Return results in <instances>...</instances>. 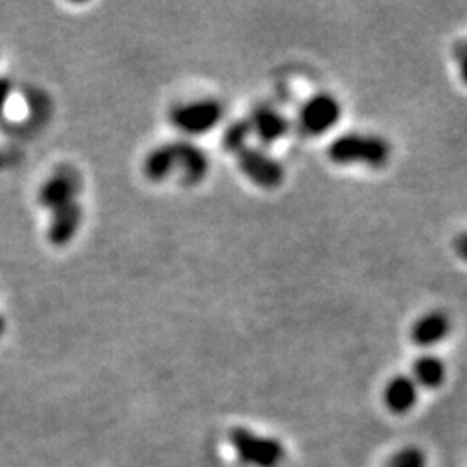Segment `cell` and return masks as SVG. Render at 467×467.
Instances as JSON below:
<instances>
[{"label": "cell", "instance_id": "17", "mask_svg": "<svg viewBox=\"0 0 467 467\" xmlns=\"http://www.w3.org/2000/svg\"><path fill=\"white\" fill-rule=\"evenodd\" d=\"M453 250L467 262V233H461L453 239Z\"/></svg>", "mask_w": 467, "mask_h": 467}, {"label": "cell", "instance_id": "6", "mask_svg": "<svg viewBox=\"0 0 467 467\" xmlns=\"http://www.w3.org/2000/svg\"><path fill=\"white\" fill-rule=\"evenodd\" d=\"M82 177L73 167H59L40 189V202L50 213L78 201Z\"/></svg>", "mask_w": 467, "mask_h": 467}, {"label": "cell", "instance_id": "11", "mask_svg": "<svg viewBox=\"0 0 467 467\" xmlns=\"http://www.w3.org/2000/svg\"><path fill=\"white\" fill-rule=\"evenodd\" d=\"M419 399V386L410 376H395L384 386L383 400L389 412L407 414L410 412Z\"/></svg>", "mask_w": 467, "mask_h": 467}, {"label": "cell", "instance_id": "10", "mask_svg": "<svg viewBox=\"0 0 467 467\" xmlns=\"http://www.w3.org/2000/svg\"><path fill=\"white\" fill-rule=\"evenodd\" d=\"M84 220V210L78 201L52 212L47 237L54 246H65L78 233Z\"/></svg>", "mask_w": 467, "mask_h": 467}, {"label": "cell", "instance_id": "18", "mask_svg": "<svg viewBox=\"0 0 467 467\" xmlns=\"http://www.w3.org/2000/svg\"><path fill=\"white\" fill-rule=\"evenodd\" d=\"M455 54L459 57V73L462 82L467 85V50L455 49Z\"/></svg>", "mask_w": 467, "mask_h": 467}, {"label": "cell", "instance_id": "5", "mask_svg": "<svg viewBox=\"0 0 467 467\" xmlns=\"http://www.w3.org/2000/svg\"><path fill=\"white\" fill-rule=\"evenodd\" d=\"M239 170L250 179L251 182L262 189H275L283 184L284 168L272 154L260 148L241 150L237 154Z\"/></svg>", "mask_w": 467, "mask_h": 467}, {"label": "cell", "instance_id": "1", "mask_svg": "<svg viewBox=\"0 0 467 467\" xmlns=\"http://www.w3.org/2000/svg\"><path fill=\"white\" fill-rule=\"evenodd\" d=\"M327 152L336 165L383 168L391 158V146L379 135L350 132L334 139Z\"/></svg>", "mask_w": 467, "mask_h": 467}, {"label": "cell", "instance_id": "16", "mask_svg": "<svg viewBox=\"0 0 467 467\" xmlns=\"http://www.w3.org/2000/svg\"><path fill=\"white\" fill-rule=\"evenodd\" d=\"M11 94H13V84H11V80L0 77V117H2V113H4V109H5V106H7V102H9Z\"/></svg>", "mask_w": 467, "mask_h": 467}, {"label": "cell", "instance_id": "13", "mask_svg": "<svg viewBox=\"0 0 467 467\" xmlns=\"http://www.w3.org/2000/svg\"><path fill=\"white\" fill-rule=\"evenodd\" d=\"M144 175L150 182H163L175 171V150L173 144H163L154 148L144 160Z\"/></svg>", "mask_w": 467, "mask_h": 467}, {"label": "cell", "instance_id": "3", "mask_svg": "<svg viewBox=\"0 0 467 467\" xmlns=\"http://www.w3.org/2000/svg\"><path fill=\"white\" fill-rule=\"evenodd\" d=\"M225 113L218 99H200L175 106L170 111L171 125L185 135H204L212 132Z\"/></svg>", "mask_w": 467, "mask_h": 467}, {"label": "cell", "instance_id": "20", "mask_svg": "<svg viewBox=\"0 0 467 467\" xmlns=\"http://www.w3.org/2000/svg\"><path fill=\"white\" fill-rule=\"evenodd\" d=\"M459 50H467V42L466 44H461V47H457Z\"/></svg>", "mask_w": 467, "mask_h": 467}, {"label": "cell", "instance_id": "12", "mask_svg": "<svg viewBox=\"0 0 467 467\" xmlns=\"http://www.w3.org/2000/svg\"><path fill=\"white\" fill-rule=\"evenodd\" d=\"M414 383L422 386L426 389H436L445 383L447 378V368L443 360L436 355H420L412 366V376Z\"/></svg>", "mask_w": 467, "mask_h": 467}, {"label": "cell", "instance_id": "8", "mask_svg": "<svg viewBox=\"0 0 467 467\" xmlns=\"http://www.w3.org/2000/svg\"><path fill=\"white\" fill-rule=\"evenodd\" d=\"M251 134L254 135L262 144L270 146L281 140L289 132V121L272 106H258L253 109L248 118Z\"/></svg>", "mask_w": 467, "mask_h": 467}, {"label": "cell", "instance_id": "7", "mask_svg": "<svg viewBox=\"0 0 467 467\" xmlns=\"http://www.w3.org/2000/svg\"><path fill=\"white\" fill-rule=\"evenodd\" d=\"M171 144L175 150V171L181 173L182 184H201L210 171L208 154L191 140H177Z\"/></svg>", "mask_w": 467, "mask_h": 467}, {"label": "cell", "instance_id": "2", "mask_svg": "<svg viewBox=\"0 0 467 467\" xmlns=\"http://www.w3.org/2000/svg\"><path fill=\"white\" fill-rule=\"evenodd\" d=\"M229 441L244 466L279 467L285 459V449L277 438L254 433L243 426L231 430Z\"/></svg>", "mask_w": 467, "mask_h": 467}, {"label": "cell", "instance_id": "14", "mask_svg": "<svg viewBox=\"0 0 467 467\" xmlns=\"http://www.w3.org/2000/svg\"><path fill=\"white\" fill-rule=\"evenodd\" d=\"M251 127L248 118L246 119H234L233 123L225 129L222 135V146L231 154H239L241 150L248 148L251 137Z\"/></svg>", "mask_w": 467, "mask_h": 467}, {"label": "cell", "instance_id": "9", "mask_svg": "<svg viewBox=\"0 0 467 467\" xmlns=\"http://www.w3.org/2000/svg\"><path fill=\"white\" fill-rule=\"evenodd\" d=\"M451 317L441 310H431L414 322L410 337L420 348H430L441 343L451 334Z\"/></svg>", "mask_w": 467, "mask_h": 467}, {"label": "cell", "instance_id": "19", "mask_svg": "<svg viewBox=\"0 0 467 467\" xmlns=\"http://www.w3.org/2000/svg\"><path fill=\"white\" fill-rule=\"evenodd\" d=\"M4 331H5V320L0 316V336L4 334Z\"/></svg>", "mask_w": 467, "mask_h": 467}, {"label": "cell", "instance_id": "15", "mask_svg": "<svg viewBox=\"0 0 467 467\" xmlns=\"http://www.w3.org/2000/svg\"><path fill=\"white\" fill-rule=\"evenodd\" d=\"M426 453L419 447H405L397 451L384 467H426Z\"/></svg>", "mask_w": 467, "mask_h": 467}, {"label": "cell", "instance_id": "4", "mask_svg": "<svg viewBox=\"0 0 467 467\" xmlns=\"http://www.w3.org/2000/svg\"><path fill=\"white\" fill-rule=\"evenodd\" d=\"M341 119V104L333 94L320 92L305 100L298 115V125L306 135L317 137L336 127Z\"/></svg>", "mask_w": 467, "mask_h": 467}]
</instances>
